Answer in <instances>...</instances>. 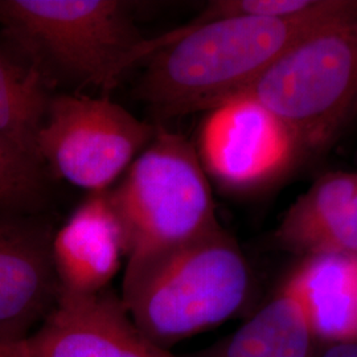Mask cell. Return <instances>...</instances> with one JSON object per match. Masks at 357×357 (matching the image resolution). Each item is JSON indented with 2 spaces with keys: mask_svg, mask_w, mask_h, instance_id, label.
<instances>
[{
  "mask_svg": "<svg viewBox=\"0 0 357 357\" xmlns=\"http://www.w3.org/2000/svg\"><path fill=\"white\" fill-rule=\"evenodd\" d=\"M356 8L303 19L193 20L160 38L143 40L128 69L150 59L139 93L159 118L211 112L243 94L298 40Z\"/></svg>",
  "mask_w": 357,
  "mask_h": 357,
  "instance_id": "cell-1",
  "label": "cell"
},
{
  "mask_svg": "<svg viewBox=\"0 0 357 357\" xmlns=\"http://www.w3.org/2000/svg\"><path fill=\"white\" fill-rule=\"evenodd\" d=\"M252 283L240 246L220 227L192 243L128 261L121 302L139 331L169 351L240 312Z\"/></svg>",
  "mask_w": 357,
  "mask_h": 357,
  "instance_id": "cell-2",
  "label": "cell"
},
{
  "mask_svg": "<svg viewBox=\"0 0 357 357\" xmlns=\"http://www.w3.org/2000/svg\"><path fill=\"white\" fill-rule=\"evenodd\" d=\"M0 26L51 88L112 86L144 40L119 0H0Z\"/></svg>",
  "mask_w": 357,
  "mask_h": 357,
  "instance_id": "cell-3",
  "label": "cell"
},
{
  "mask_svg": "<svg viewBox=\"0 0 357 357\" xmlns=\"http://www.w3.org/2000/svg\"><path fill=\"white\" fill-rule=\"evenodd\" d=\"M240 96L282 121L298 151L328 146L357 113V8L298 40Z\"/></svg>",
  "mask_w": 357,
  "mask_h": 357,
  "instance_id": "cell-4",
  "label": "cell"
},
{
  "mask_svg": "<svg viewBox=\"0 0 357 357\" xmlns=\"http://www.w3.org/2000/svg\"><path fill=\"white\" fill-rule=\"evenodd\" d=\"M128 261L166 252L218 229L204 167L190 142L166 128L110 190Z\"/></svg>",
  "mask_w": 357,
  "mask_h": 357,
  "instance_id": "cell-5",
  "label": "cell"
},
{
  "mask_svg": "<svg viewBox=\"0 0 357 357\" xmlns=\"http://www.w3.org/2000/svg\"><path fill=\"white\" fill-rule=\"evenodd\" d=\"M156 128L107 98L52 94L38 134L43 163L90 193L107 191L153 141Z\"/></svg>",
  "mask_w": 357,
  "mask_h": 357,
  "instance_id": "cell-6",
  "label": "cell"
},
{
  "mask_svg": "<svg viewBox=\"0 0 357 357\" xmlns=\"http://www.w3.org/2000/svg\"><path fill=\"white\" fill-rule=\"evenodd\" d=\"M298 153L289 128L248 96L211 110L200 132L199 158L205 171L233 190L268 183Z\"/></svg>",
  "mask_w": 357,
  "mask_h": 357,
  "instance_id": "cell-7",
  "label": "cell"
},
{
  "mask_svg": "<svg viewBox=\"0 0 357 357\" xmlns=\"http://www.w3.org/2000/svg\"><path fill=\"white\" fill-rule=\"evenodd\" d=\"M29 357H174L144 336L114 294L60 290L56 305L23 340Z\"/></svg>",
  "mask_w": 357,
  "mask_h": 357,
  "instance_id": "cell-8",
  "label": "cell"
},
{
  "mask_svg": "<svg viewBox=\"0 0 357 357\" xmlns=\"http://www.w3.org/2000/svg\"><path fill=\"white\" fill-rule=\"evenodd\" d=\"M53 233L43 213L0 215V342L24 340L56 305Z\"/></svg>",
  "mask_w": 357,
  "mask_h": 357,
  "instance_id": "cell-9",
  "label": "cell"
},
{
  "mask_svg": "<svg viewBox=\"0 0 357 357\" xmlns=\"http://www.w3.org/2000/svg\"><path fill=\"white\" fill-rule=\"evenodd\" d=\"M126 255L125 234L110 190L90 193L53 233L52 261L60 290L91 295L106 290Z\"/></svg>",
  "mask_w": 357,
  "mask_h": 357,
  "instance_id": "cell-10",
  "label": "cell"
},
{
  "mask_svg": "<svg viewBox=\"0 0 357 357\" xmlns=\"http://www.w3.org/2000/svg\"><path fill=\"white\" fill-rule=\"evenodd\" d=\"M275 237L282 246L305 258H357L356 172L320 178L283 217Z\"/></svg>",
  "mask_w": 357,
  "mask_h": 357,
  "instance_id": "cell-11",
  "label": "cell"
},
{
  "mask_svg": "<svg viewBox=\"0 0 357 357\" xmlns=\"http://www.w3.org/2000/svg\"><path fill=\"white\" fill-rule=\"evenodd\" d=\"M319 345L290 275L240 328L197 357H317Z\"/></svg>",
  "mask_w": 357,
  "mask_h": 357,
  "instance_id": "cell-12",
  "label": "cell"
},
{
  "mask_svg": "<svg viewBox=\"0 0 357 357\" xmlns=\"http://www.w3.org/2000/svg\"><path fill=\"white\" fill-rule=\"evenodd\" d=\"M291 278L320 344L357 342V258L307 257Z\"/></svg>",
  "mask_w": 357,
  "mask_h": 357,
  "instance_id": "cell-13",
  "label": "cell"
},
{
  "mask_svg": "<svg viewBox=\"0 0 357 357\" xmlns=\"http://www.w3.org/2000/svg\"><path fill=\"white\" fill-rule=\"evenodd\" d=\"M48 199V169L40 155L0 137V215L43 213Z\"/></svg>",
  "mask_w": 357,
  "mask_h": 357,
  "instance_id": "cell-14",
  "label": "cell"
},
{
  "mask_svg": "<svg viewBox=\"0 0 357 357\" xmlns=\"http://www.w3.org/2000/svg\"><path fill=\"white\" fill-rule=\"evenodd\" d=\"M51 90L43 78L0 90V137L38 153L36 139L51 100Z\"/></svg>",
  "mask_w": 357,
  "mask_h": 357,
  "instance_id": "cell-15",
  "label": "cell"
},
{
  "mask_svg": "<svg viewBox=\"0 0 357 357\" xmlns=\"http://www.w3.org/2000/svg\"><path fill=\"white\" fill-rule=\"evenodd\" d=\"M356 4L357 0H220L211 3L195 20L208 22L234 16L303 19L345 13Z\"/></svg>",
  "mask_w": 357,
  "mask_h": 357,
  "instance_id": "cell-16",
  "label": "cell"
},
{
  "mask_svg": "<svg viewBox=\"0 0 357 357\" xmlns=\"http://www.w3.org/2000/svg\"><path fill=\"white\" fill-rule=\"evenodd\" d=\"M38 78L44 79L26 53L0 31V90L22 86Z\"/></svg>",
  "mask_w": 357,
  "mask_h": 357,
  "instance_id": "cell-17",
  "label": "cell"
},
{
  "mask_svg": "<svg viewBox=\"0 0 357 357\" xmlns=\"http://www.w3.org/2000/svg\"><path fill=\"white\" fill-rule=\"evenodd\" d=\"M317 357H357V342L320 344Z\"/></svg>",
  "mask_w": 357,
  "mask_h": 357,
  "instance_id": "cell-18",
  "label": "cell"
},
{
  "mask_svg": "<svg viewBox=\"0 0 357 357\" xmlns=\"http://www.w3.org/2000/svg\"><path fill=\"white\" fill-rule=\"evenodd\" d=\"M0 357H29L23 340L0 342Z\"/></svg>",
  "mask_w": 357,
  "mask_h": 357,
  "instance_id": "cell-19",
  "label": "cell"
}]
</instances>
